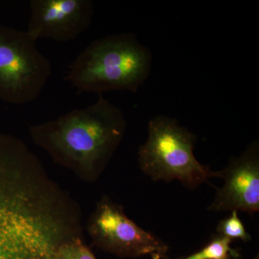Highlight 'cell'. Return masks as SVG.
<instances>
[{"instance_id":"6da1fadb","label":"cell","mask_w":259,"mask_h":259,"mask_svg":"<svg viewBox=\"0 0 259 259\" xmlns=\"http://www.w3.org/2000/svg\"><path fill=\"white\" fill-rule=\"evenodd\" d=\"M81 234L74 201L22 140L0 134V250L13 259H54Z\"/></svg>"},{"instance_id":"7a4b0ae2","label":"cell","mask_w":259,"mask_h":259,"mask_svg":"<svg viewBox=\"0 0 259 259\" xmlns=\"http://www.w3.org/2000/svg\"><path fill=\"white\" fill-rule=\"evenodd\" d=\"M123 112L100 95L95 103L54 120L30 126L34 144L56 163L87 182L105 171L125 136Z\"/></svg>"},{"instance_id":"3957f363","label":"cell","mask_w":259,"mask_h":259,"mask_svg":"<svg viewBox=\"0 0 259 259\" xmlns=\"http://www.w3.org/2000/svg\"><path fill=\"white\" fill-rule=\"evenodd\" d=\"M152 54L131 32L90 42L69 66L66 80L78 93H136L149 77Z\"/></svg>"},{"instance_id":"277c9868","label":"cell","mask_w":259,"mask_h":259,"mask_svg":"<svg viewBox=\"0 0 259 259\" xmlns=\"http://www.w3.org/2000/svg\"><path fill=\"white\" fill-rule=\"evenodd\" d=\"M197 136L166 115H158L148 122V138L139 147L138 159L141 171L154 182L177 180L193 190L218 171L202 164L194 153Z\"/></svg>"},{"instance_id":"5b68a950","label":"cell","mask_w":259,"mask_h":259,"mask_svg":"<svg viewBox=\"0 0 259 259\" xmlns=\"http://www.w3.org/2000/svg\"><path fill=\"white\" fill-rule=\"evenodd\" d=\"M52 65L27 31L0 25V100L13 105L36 100Z\"/></svg>"},{"instance_id":"8992f818","label":"cell","mask_w":259,"mask_h":259,"mask_svg":"<svg viewBox=\"0 0 259 259\" xmlns=\"http://www.w3.org/2000/svg\"><path fill=\"white\" fill-rule=\"evenodd\" d=\"M88 230L95 246L121 258L150 255L151 258H166V243L131 221L122 207L108 197L97 203Z\"/></svg>"},{"instance_id":"52a82bcc","label":"cell","mask_w":259,"mask_h":259,"mask_svg":"<svg viewBox=\"0 0 259 259\" xmlns=\"http://www.w3.org/2000/svg\"><path fill=\"white\" fill-rule=\"evenodd\" d=\"M28 30L34 39L68 42L86 31L95 13L91 0H30Z\"/></svg>"},{"instance_id":"ba28073f","label":"cell","mask_w":259,"mask_h":259,"mask_svg":"<svg viewBox=\"0 0 259 259\" xmlns=\"http://www.w3.org/2000/svg\"><path fill=\"white\" fill-rule=\"evenodd\" d=\"M223 185L216 189L210 212L241 211L253 214L259 211V144L251 143L226 168L218 171Z\"/></svg>"},{"instance_id":"9c48e42d","label":"cell","mask_w":259,"mask_h":259,"mask_svg":"<svg viewBox=\"0 0 259 259\" xmlns=\"http://www.w3.org/2000/svg\"><path fill=\"white\" fill-rule=\"evenodd\" d=\"M232 241L229 238L215 234L202 249L179 259H240L239 252L231 247ZM151 259L159 258L153 257Z\"/></svg>"},{"instance_id":"30bf717a","label":"cell","mask_w":259,"mask_h":259,"mask_svg":"<svg viewBox=\"0 0 259 259\" xmlns=\"http://www.w3.org/2000/svg\"><path fill=\"white\" fill-rule=\"evenodd\" d=\"M216 231L217 234L229 238L232 241L234 239H240L243 242L251 241V236L245 229L237 211H232L228 218L220 221Z\"/></svg>"},{"instance_id":"8fae6325","label":"cell","mask_w":259,"mask_h":259,"mask_svg":"<svg viewBox=\"0 0 259 259\" xmlns=\"http://www.w3.org/2000/svg\"><path fill=\"white\" fill-rule=\"evenodd\" d=\"M54 259H97L91 250L83 243L82 239H76L61 245L56 250Z\"/></svg>"}]
</instances>
